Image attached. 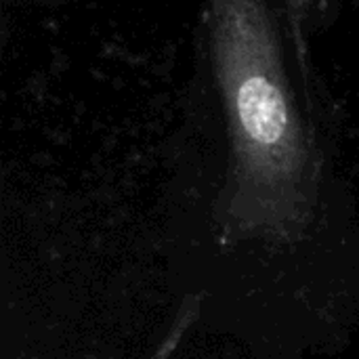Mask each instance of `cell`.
<instances>
[{"mask_svg": "<svg viewBox=\"0 0 359 359\" xmlns=\"http://www.w3.org/2000/svg\"><path fill=\"white\" fill-rule=\"evenodd\" d=\"M206 23L231 151L223 236L294 242L316 210L320 158L273 13L267 0H208Z\"/></svg>", "mask_w": 359, "mask_h": 359, "instance_id": "obj_1", "label": "cell"}, {"mask_svg": "<svg viewBox=\"0 0 359 359\" xmlns=\"http://www.w3.org/2000/svg\"><path fill=\"white\" fill-rule=\"evenodd\" d=\"M198 311H200V303L198 299H189L185 303V307L179 311L177 320L172 322L168 334L164 337V341L160 343V347L154 351V355L149 359H172L175 351L179 349V345L183 343L185 334L189 332V328L194 326L196 318H198Z\"/></svg>", "mask_w": 359, "mask_h": 359, "instance_id": "obj_2", "label": "cell"}, {"mask_svg": "<svg viewBox=\"0 0 359 359\" xmlns=\"http://www.w3.org/2000/svg\"><path fill=\"white\" fill-rule=\"evenodd\" d=\"M311 2H313V0H286V4H288V15H290V23H292L294 38H297V44H299V46H303L301 36H303V25H305V21H307Z\"/></svg>", "mask_w": 359, "mask_h": 359, "instance_id": "obj_3", "label": "cell"}]
</instances>
